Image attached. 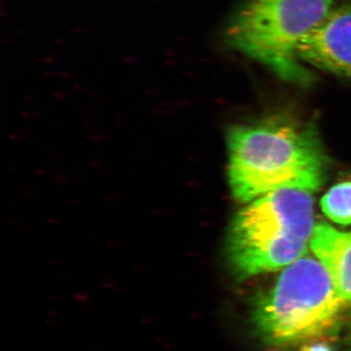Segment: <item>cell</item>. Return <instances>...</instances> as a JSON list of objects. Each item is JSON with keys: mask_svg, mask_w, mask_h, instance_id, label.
<instances>
[{"mask_svg": "<svg viewBox=\"0 0 351 351\" xmlns=\"http://www.w3.org/2000/svg\"><path fill=\"white\" fill-rule=\"evenodd\" d=\"M228 177L233 197L251 202L272 191H319L329 158L311 124L271 117L228 130Z\"/></svg>", "mask_w": 351, "mask_h": 351, "instance_id": "1", "label": "cell"}, {"mask_svg": "<svg viewBox=\"0 0 351 351\" xmlns=\"http://www.w3.org/2000/svg\"><path fill=\"white\" fill-rule=\"evenodd\" d=\"M328 218L339 225H351V180L332 186L321 199Z\"/></svg>", "mask_w": 351, "mask_h": 351, "instance_id": "7", "label": "cell"}, {"mask_svg": "<svg viewBox=\"0 0 351 351\" xmlns=\"http://www.w3.org/2000/svg\"><path fill=\"white\" fill-rule=\"evenodd\" d=\"M335 0H247L226 29L230 47L285 82L306 86L314 76L300 46L334 10Z\"/></svg>", "mask_w": 351, "mask_h": 351, "instance_id": "4", "label": "cell"}, {"mask_svg": "<svg viewBox=\"0 0 351 351\" xmlns=\"http://www.w3.org/2000/svg\"><path fill=\"white\" fill-rule=\"evenodd\" d=\"M311 249L314 257L328 270L339 295L351 309V230L341 232L329 223H317Z\"/></svg>", "mask_w": 351, "mask_h": 351, "instance_id": "6", "label": "cell"}, {"mask_svg": "<svg viewBox=\"0 0 351 351\" xmlns=\"http://www.w3.org/2000/svg\"><path fill=\"white\" fill-rule=\"evenodd\" d=\"M315 228L314 200L301 189L272 191L249 202L230 223L226 256L235 278L282 270L306 255Z\"/></svg>", "mask_w": 351, "mask_h": 351, "instance_id": "2", "label": "cell"}, {"mask_svg": "<svg viewBox=\"0 0 351 351\" xmlns=\"http://www.w3.org/2000/svg\"><path fill=\"white\" fill-rule=\"evenodd\" d=\"M346 308L322 263L306 255L258 297L252 319L263 343L280 348L335 334Z\"/></svg>", "mask_w": 351, "mask_h": 351, "instance_id": "3", "label": "cell"}, {"mask_svg": "<svg viewBox=\"0 0 351 351\" xmlns=\"http://www.w3.org/2000/svg\"><path fill=\"white\" fill-rule=\"evenodd\" d=\"M300 351H335V350L327 341H322V339H314V341L302 343Z\"/></svg>", "mask_w": 351, "mask_h": 351, "instance_id": "8", "label": "cell"}, {"mask_svg": "<svg viewBox=\"0 0 351 351\" xmlns=\"http://www.w3.org/2000/svg\"><path fill=\"white\" fill-rule=\"evenodd\" d=\"M302 63L341 77H351V4L334 8L299 49Z\"/></svg>", "mask_w": 351, "mask_h": 351, "instance_id": "5", "label": "cell"}]
</instances>
